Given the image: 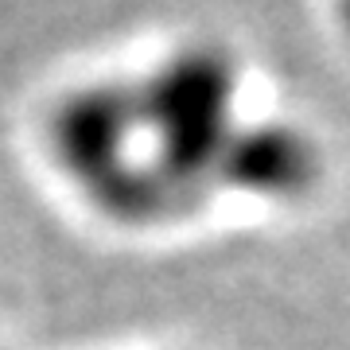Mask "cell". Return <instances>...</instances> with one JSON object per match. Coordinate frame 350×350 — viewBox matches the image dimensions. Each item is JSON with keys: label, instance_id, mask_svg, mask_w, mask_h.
Returning <instances> with one entry per match:
<instances>
[{"label": "cell", "instance_id": "1", "mask_svg": "<svg viewBox=\"0 0 350 350\" xmlns=\"http://www.w3.org/2000/svg\"><path fill=\"white\" fill-rule=\"evenodd\" d=\"M234 98L238 78L218 51H179L137 90L152 167L179 211L230 179V160L241 140L234 129Z\"/></svg>", "mask_w": 350, "mask_h": 350}, {"label": "cell", "instance_id": "2", "mask_svg": "<svg viewBox=\"0 0 350 350\" xmlns=\"http://www.w3.org/2000/svg\"><path fill=\"white\" fill-rule=\"evenodd\" d=\"M137 90L94 82L59 101L51 117V148L63 172L121 222H160L179 214L144 156Z\"/></svg>", "mask_w": 350, "mask_h": 350}]
</instances>
